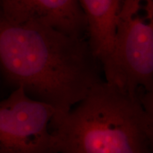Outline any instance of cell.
Returning <instances> with one entry per match:
<instances>
[{
  "instance_id": "cell-1",
  "label": "cell",
  "mask_w": 153,
  "mask_h": 153,
  "mask_svg": "<svg viewBox=\"0 0 153 153\" xmlns=\"http://www.w3.org/2000/svg\"><path fill=\"white\" fill-rule=\"evenodd\" d=\"M87 38L39 23H16L0 12V76L13 90L65 114L102 82Z\"/></svg>"
},
{
  "instance_id": "cell-2",
  "label": "cell",
  "mask_w": 153,
  "mask_h": 153,
  "mask_svg": "<svg viewBox=\"0 0 153 153\" xmlns=\"http://www.w3.org/2000/svg\"><path fill=\"white\" fill-rule=\"evenodd\" d=\"M58 153H153V129L140 100L104 79L53 121Z\"/></svg>"
},
{
  "instance_id": "cell-3",
  "label": "cell",
  "mask_w": 153,
  "mask_h": 153,
  "mask_svg": "<svg viewBox=\"0 0 153 153\" xmlns=\"http://www.w3.org/2000/svg\"><path fill=\"white\" fill-rule=\"evenodd\" d=\"M104 80L140 99L153 79V0H123Z\"/></svg>"
},
{
  "instance_id": "cell-4",
  "label": "cell",
  "mask_w": 153,
  "mask_h": 153,
  "mask_svg": "<svg viewBox=\"0 0 153 153\" xmlns=\"http://www.w3.org/2000/svg\"><path fill=\"white\" fill-rule=\"evenodd\" d=\"M58 111L22 88L0 101V153H58L53 121Z\"/></svg>"
},
{
  "instance_id": "cell-5",
  "label": "cell",
  "mask_w": 153,
  "mask_h": 153,
  "mask_svg": "<svg viewBox=\"0 0 153 153\" xmlns=\"http://www.w3.org/2000/svg\"><path fill=\"white\" fill-rule=\"evenodd\" d=\"M0 12L11 22L39 23L87 38L85 18L78 0H0Z\"/></svg>"
},
{
  "instance_id": "cell-6",
  "label": "cell",
  "mask_w": 153,
  "mask_h": 153,
  "mask_svg": "<svg viewBox=\"0 0 153 153\" xmlns=\"http://www.w3.org/2000/svg\"><path fill=\"white\" fill-rule=\"evenodd\" d=\"M123 0H78L87 24V38L101 68L111 53Z\"/></svg>"
},
{
  "instance_id": "cell-7",
  "label": "cell",
  "mask_w": 153,
  "mask_h": 153,
  "mask_svg": "<svg viewBox=\"0 0 153 153\" xmlns=\"http://www.w3.org/2000/svg\"><path fill=\"white\" fill-rule=\"evenodd\" d=\"M140 100L153 129V79L150 90L143 94Z\"/></svg>"
}]
</instances>
